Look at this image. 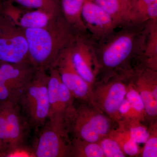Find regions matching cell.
Listing matches in <instances>:
<instances>
[{
  "label": "cell",
  "instance_id": "6da1fadb",
  "mask_svg": "<svg viewBox=\"0 0 157 157\" xmlns=\"http://www.w3.org/2000/svg\"><path fill=\"white\" fill-rule=\"evenodd\" d=\"M146 23L124 25L119 32H113L95 43L96 55L102 78L114 75L133 74L134 60L142 58L147 33Z\"/></svg>",
  "mask_w": 157,
  "mask_h": 157
},
{
  "label": "cell",
  "instance_id": "7a4b0ae2",
  "mask_svg": "<svg viewBox=\"0 0 157 157\" xmlns=\"http://www.w3.org/2000/svg\"><path fill=\"white\" fill-rule=\"evenodd\" d=\"M28 45L29 61L37 70L53 67L59 56L76 35L62 14L45 28L24 29Z\"/></svg>",
  "mask_w": 157,
  "mask_h": 157
},
{
  "label": "cell",
  "instance_id": "3957f363",
  "mask_svg": "<svg viewBox=\"0 0 157 157\" xmlns=\"http://www.w3.org/2000/svg\"><path fill=\"white\" fill-rule=\"evenodd\" d=\"M65 127L73 138L99 142L117 130L120 124L102 112L91 102L74 106L65 119Z\"/></svg>",
  "mask_w": 157,
  "mask_h": 157
},
{
  "label": "cell",
  "instance_id": "277c9868",
  "mask_svg": "<svg viewBox=\"0 0 157 157\" xmlns=\"http://www.w3.org/2000/svg\"><path fill=\"white\" fill-rule=\"evenodd\" d=\"M49 74L37 70L20 94L17 104L31 129L36 133L45 123L49 113Z\"/></svg>",
  "mask_w": 157,
  "mask_h": 157
},
{
  "label": "cell",
  "instance_id": "5b68a950",
  "mask_svg": "<svg viewBox=\"0 0 157 157\" xmlns=\"http://www.w3.org/2000/svg\"><path fill=\"white\" fill-rule=\"evenodd\" d=\"M31 130L17 101L0 102V140L6 147V156L25 148Z\"/></svg>",
  "mask_w": 157,
  "mask_h": 157
},
{
  "label": "cell",
  "instance_id": "8992f818",
  "mask_svg": "<svg viewBox=\"0 0 157 157\" xmlns=\"http://www.w3.org/2000/svg\"><path fill=\"white\" fill-rule=\"evenodd\" d=\"M133 74H121L102 78L92 87L90 102L107 116L119 123L118 110L125 97Z\"/></svg>",
  "mask_w": 157,
  "mask_h": 157
},
{
  "label": "cell",
  "instance_id": "52a82bcc",
  "mask_svg": "<svg viewBox=\"0 0 157 157\" xmlns=\"http://www.w3.org/2000/svg\"><path fill=\"white\" fill-rule=\"evenodd\" d=\"M36 133L31 150L33 156L70 157L71 140L64 126L47 120Z\"/></svg>",
  "mask_w": 157,
  "mask_h": 157
},
{
  "label": "cell",
  "instance_id": "ba28073f",
  "mask_svg": "<svg viewBox=\"0 0 157 157\" xmlns=\"http://www.w3.org/2000/svg\"><path fill=\"white\" fill-rule=\"evenodd\" d=\"M29 61L28 45L23 29L0 11V63Z\"/></svg>",
  "mask_w": 157,
  "mask_h": 157
},
{
  "label": "cell",
  "instance_id": "9c48e42d",
  "mask_svg": "<svg viewBox=\"0 0 157 157\" xmlns=\"http://www.w3.org/2000/svg\"><path fill=\"white\" fill-rule=\"evenodd\" d=\"M86 36L76 34L69 48L74 68L82 78L92 86L99 76L100 66L95 42Z\"/></svg>",
  "mask_w": 157,
  "mask_h": 157
},
{
  "label": "cell",
  "instance_id": "30bf717a",
  "mask_svg": "<svg viewBox=\"0 0 157 157\" xmlns=\"http://www.w3.org/2000/svg\"><path fill=\"white\" fill-rule=\"evenodd\" d=\"M53 67L57 70L62 82L74 100L79 102H90L92 86L82 78L74 68L69 45L59 56Z\"/></svg>",
  "mask_w": 157,
  "mask_h": 157
},
{
  "label": "cell",
  "instance_id": "8fae6325",
  "mask_svg": "<svg viewBox=\"0 0 157 157\" xmlns=\"http://www.w3.org/2000/svg\"><path fill=\"white\" fill-rule=\"evenodd\" d=\"M81 17L92 39H105L115 32L118 23L93 0H86L81 11Z\"/></svg>",
  "mask_w": 157,
  "mask_h": 157
},
{
  "label": "cell",
  "instance_id": "7c38bea8",
  "mask_svg": "<svg viewBox=\"0 0 157 157\" xmlns=\"http://www.w3.org/2000/svg\"><path fill=\"white\" fill-rule=\"evenodd\" d=\"M132 81L143 101L147 118L151 121L156 120L157 70L147 67L140 69L134 73Z\"/></svg>",
  "mask_w": 157,
  "mask_h": 157
},
{
  "label": "cell",
  "instance_id": "4fadbf2b",
  "mask_svg": "<svg viewBox=\"0 0 157 157\" xmlns=\"http://www.w3.org/2000/svg\"><path fill=\"white\" fill-rule=\"evenodd\" d=\"M36 70L29 61L0 63V86L20 94Z\"/></svg>",
  "mask_w": 157,
  "mask_h": 157
},
{
  "label": "cell",
  "instance_id": "5bb4252c",
  "mask_svg": "<svg viewBox=\"0 0 157 157\" xmlns=\"http://www.w3.org/2000/svg\"><path fill=\"white\" fill-rule=\"evenodd\" d=\"M3 11L14 23L23 29L46 27L52 24L62 14L53 15L42 10H21L15 7L11 1L3 4Z\"/></svg>",
  "mask_w": 157,
  "mask_h": 157
},
{
  "label": "cell",
  "instance_id": "9a60e30c",
  "mask_svg": "<svg viewBox=\"0 0 157 157\" xmlns=\"http://www.w3.org/2000/svg\"><path fill=\"white\" fill-rule=\"evenodd\" d=\"M62 15L76 34L86 35L87 30L81 17V11L86 0H60Z\"/></svg>",
  "mask_w": 157,
  "mask_h": 157
},
{
  "label": "cell",
  "instance_id": "2e32d148",
  "mask_svg": "<svg viewBox=\"0 0 157 157\" xmlns=\"http://www.w3.org/2000/svg\"><path fill=\"white\" fill-rule=\"evenodd\" d=\"M129 19L137 25L157 20V0H132Z\"/></svg>",
  "mask_w": 157,
  "mask_h": 157
},
{
  "label": "cell",
  "instance_id": "e0dca14e",
  "mask_svg": "<svg viewBox=\"0 0 157 157\" xmlns=\"http://www.w3.org/2000/svg\"><path fill=\"white\" fill-rule=\"evenodd\" d=\"M147 33L142 58L147 67L157 70V20L147 22Z\"/></svg>",
  "mask_w": 157,
  "mask_h": 157
},
{
  "label": "cell",
  "instance_id": "ac0fdd59",
  "mask_svg": "<svg viewBox=\"0 0 157 157\" xmlns=\"http://www.w3.org/2000/svg\"><path fill=\"white\" fill-rule=\"evenodd\" d=\"M49 70L48 90L49 113L48 120L57 123L58 118L59 87L61 79L56 68L52 67Z\"/></svg>",
  "mask_w": 157,
  "mask_h": 157
},
{
  "label": "cell",
  "instance_id": "d6986e66",
  "mask_svg": "<svg viewBox=\"0 0 157 157\" xmlns=\"http://www.w3.org/2000/svg\"><path fill=\"white\" fill-rule=\"evenodd\" d=\"M70 157H105L98 142H89L72 138Z\"/></svg>",
  "mask_w": 157,
  "mask_h": 157
},
{
  "label": "cell",
  "instance_id": "ffe728a7",
  "mask_svg": "<svg viewBox=\"0 0 157 157\" xmlns=\"http://www.w3.org/2000/svg\"><path fill=\"white\" fill-rule=\"evenodd\" d=\"M111 16L120 25L130 23L128 17L119 0H93Z\"/></svg>",
  "mask_w": 157,
  "mask_h": 157
},
{
  "label": "cell",
  "instance_id": "44dd1931",
  "mask_svg": "<svg viewBox=\"0 0 157 157\" xmlns=\"http://www.w3.org/2000/svg\"><path fill=\"white\" fill-rule=\"evenodd\" d=\"M29 9L42 10L53 15L61 14L59 0H12Z\"/></svg>",
  "mask_w": 157,
  "mask_h": 157
},
{
  "label": "cell",
  "instance_id": "7402d4cb",
  "mask_svg": "<svg viewBox=\"0 0 157 157\" xmlns=\"http://www.w3.org/2000/svg\"><path fill=\"white\" fill-rule=\"evenodd\" d=\"M120 124L126 130L130 139L138 144L145 143L149 137V130L140 124V121H125Z\"/></svg>",
  "mask_w": 157,
  "mask_h": 157
},
{
  "label": "cell",
  "instance_id": "603a6c76",
  "mask_svg": "<svg viewBox=\"0 0 157 157\" xmlns=\"http://www.w3.org/2000/svg\"><path fill=\"white\" fill-rule=\"evenodd\" d=\"M132 78L127 87L125 98L131 104L135 120L143 121L147 118L144 104L140 94L132 83Z\"/></svg>",
  "mask_w": 157,
  "mask_h": 157
},
{
  "label": "cell",
  "instance_id": "cb8c5ba5",
  "mask_svg": "<svg viewBox=\"0 0 157 157\" xmlns=\"http://www.w3.org/2000/svg\"><path fill=\"white\" fill-rule=\"evenodd\" d=\"M98 143L101 145L104 157H126L117 141L110 136L104 137Z\"/></svg>",
  "mask_w": 157,
  "mask_h": 157
},
{
  "label": "cell",
  "instance_id": "d4e9b609",
  "mask_svg": "<svg viewBox=\"0 0 157 157\" xmlns=\"http://www.w3.org/2000/svg\"><path fill=\"white\" fill-rule=\"evenodd\" d=\"M150 131L149 137L145 142V145L141 152L140 156L142 157H157V131L154 132Z\"/></svg>",
  "mask_w": 157,
  "mask_h": 157
},
{
  "label": "cell",
  "instance_id": "484cf974",
  "mask_svg": "<svg viewBox=\"0 0 157 157\" xmlns=\"http://www.w3.org/2000/svg\"><path fill=\"white\" fill-rule=\"evenodd\" d=\"M119 1L129 18V12L131 9L132 0H119Z\"/></svg>",
  "mask_w": 157,
  "mask_h": 157
},
{
  "label": "cell",
  "instance_id": "4316f807",
  "mask_svg": "<svg viewBox=\"0 0 157 157\" xmlns=\"http://www.w3.org/2000/svg\"><path fill=\"white\" fill-rule=\"evenodd\" d=\"M6 147L3 142L0 140V157L6 156Z\"/></svg>",
  "mask_w": 157,
  "mask_h": 157
},
{
  "label": "cell",
  "instance_id": "83f0119b",
  "mask_svg": "<svg viewBox=\"0 0 157 157\" xmlns=\"http://www.w3.org/2000/svg\"><path fill=\"white\" fill-rule=\"evenodd\" d=\"M2 2H1V0H0V6H1L2 5Z\"/></svg>",
  "mask_w": 157,
  "mask_h": 157
}]
</instances>
